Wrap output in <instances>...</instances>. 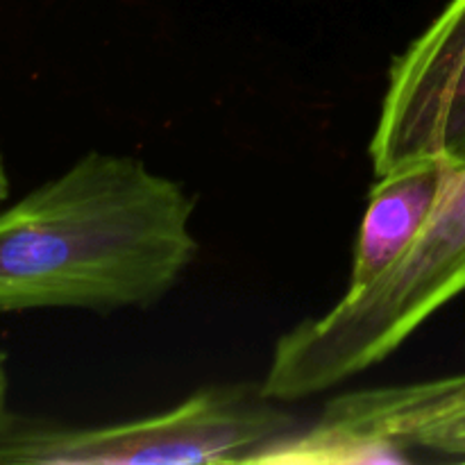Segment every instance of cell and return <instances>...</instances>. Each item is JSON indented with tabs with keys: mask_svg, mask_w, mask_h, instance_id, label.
<instances>
[{
	"mask_svg": "<svg viewBox=\"0 0 465 465\" xmlns=\"http://www.w3.org/2000/svg\"><path fill=\"white\" fill-rule=\"evenodd\" d=\"M195 198L132 154H82L0 212V313L162 302L200 254Z\"/></svg>",
	"mask_w": 465,
	"mask_h": 465,
	"instance_id": "6da1fadb",
	"label": "cell"
},
{
	"mask_svg": "<svg viewBox=\"0 0 465 465\" xmlns=\"http://www.w3.org/2000/svg\"><path fill=\"white\" fill-rule=\"evenodd\" d=\"M465 293V166L411 245L359 293L277 339L262 391L300 402L384 363L427 321Z\"/></svg>",
	"mask_w": 465,
	"mask_h": 465,
	"instance_id": "7a4b0ae2",
	"label": "cell"
},
{
	"mask_svg": "<svg viewBox=\"0 0 465 465\" xmlns=\"http://www.w3.org/2000/svg\"><path fill=\"white\" fill-rule=\"evenodd\" d=\"M259 384H213L166 411L112 425H64L9 411L0 465L245 463L300 427Z\"/></svg>",
	"mask_w": 465,
	"mask_h": 465,
	"instance_id": "3957f363",
	"label": "cell"
},
{
	"mask_svg": "<svg viewBox=\"0 0 465 465\" xmlns=\"http://www.w3.org/2000/svg\"><path fill=\"white\" fill-rule=\"evenodd\" d=\"M368 154L375 177L427 159L465 166V0L393 57Z\"/></svg>",
	"mask_w": 465,
	"mask_h": 465,
	"instance_id": "277c9868",
	"label": "cell"
},
{
	"mask_svg": "<svg viewBox=\"0 0 465 465\" xmlns=\"http://www.w3.org/2000/svg\"><path fill=\"white\" fill-rule=\"evenodd\" d=\"M316 422L359 443L465 461V375L336 395Z\"/></svg>",
	"mask_w": 465,
	"mask_h": 465,
	"instance_id": "5b68a950",
	"label": "cell"
},
{
	"mask_svg": "<svg viewBox=\"0 0 465 465\" xmlns=\"http://www.w3.org/2000/svg\"><path fill=\"white\" fill-rule=\"evenodd\" d=\"M445 162H413L377 177L359 227L345 293L371 286L409 245L443 198L452 171Z\"/></svg>",
	"mask_w": 465,
	"mask_h": 465,
	"instance_id": "8992f818",
	"label": "cell"
},
{
	"mask_svg": "<svg viewBox=\"0 0 465 465\" xmlns=\"http://www.w3.org/2000/svg\"><path fill=\"white\" fill-rule=\"evenodd\" d=\"M7 391H9V375H7V352L0 348V422L7 416Z\"/></svg>",
	"mask_w": 465,
	"mask_h": 465,
	"instance_id": "52a82bcc",
	"label": "cell"
},
{
	"mask_svg": "<svg viewBox=\"0 0 465 465\" xmlns=\"http://www.w3.org/2000/svg\"><path fill=\"white\" fill-rule=\"evenodd\" d=\"M9 195V175H7V163H5L3 153H0V203H5Z\"/></svg>",
	"mask_w": 465,
	"mask_h": 465,
	"instance_id": "ba28073f",
	"label": "cell"
}]
</instances>
